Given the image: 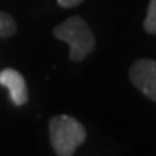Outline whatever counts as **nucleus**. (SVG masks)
I'll return each mask as SVG.
<instances>
[{"instance_id": "1", "label": "nucleus", "mask_w": 156, "mask_h": 156, "mask_svg": "<svg viewBox=\"0 0 156 156\" xmlns=\"http://www.w3.org/2000/svg\"><path fill=\"white\" fill-rule=\"evenodd\" d=\"M54 37L70 45V61L80 62L94 49V35L80 16H72L54 27Z\"/></svg>"}, {"instance_id": "2", "label": "nucleus", "mask_w": 156, "mask_h": 156, "mask_svg": "<svg viewBox=\"0 0 156 156\" xmlns=\"http://www.w3.org/2000/svg\"><path fill=\"white\" fill-rule=\"evenodd\" d=\"M86 139V131L80 121L67 115L54 116L49 121V140L59 156H72Z\"/></svg>"}, {"instance_id": "3", "label": "nucleus", "mask_w": 156, "mask_h": 156, "mask_svg": "<svg viewBox=\"0 0 156 156\" xmlns=\"http://www.w3.org/2000/svg\"><path fill=\"white\" fill-rule=\"evenodd\" d=\"M129 78L140 93H144L148 99L156 102V61H136L129 70Z\"/></svg>"}, {"instance_id": "4", "label": "nucleus", "mask_w": 156, "mask_h": 156, "mask_svg": "<svg viewBox=\"0 0 156 156\" xmlns=\"http://www.w3.org/2000/svg\"><path fill=\"white\" fill-rule=\"evenodd\" d=\"M0 86L8 89L10 99L18 107L24 105L27 102V99H29V93H27V84H26L24 76L15 69H5L0 72Z\"/></svg>"}, {"instance_id": "5", "label": "nucleus", "mask_w": 156, "mask_h": 156, "mask_svg": "<svg viewBox=\"0 0 156 156\" xmlns=\"http://www.w3.org/2000/svg\"><path fill=\"white\" fill-rule=\"evenodd\" d=\"M16 32V23L10 15L0 11V37H10Z\"/></svg>"}, {"instance_id": "6", "label": "nucleus", "mask_w": 156, "mask_h": 156, "mask_svg": "<svg viewBox=\"0 0 156 156\" xmlns=\"http://www.w3.org/2000/svg\"><path fill=\"white\" fill-rule=\"evenodd\" d=\"M144 27L148 34H156V0H150Z\"/></svg>"}, {"instance_id": "7", "label": "nucleus", "mask_w": 156, "mask_h": 156, "mask_svg": "<svg viewBox=\"0 0 156 156\" xmlns=\"http://www.w3.org/2000/svg\"><path fill=\"white\" fill-rule=\"evenodd\" d=\"M81 2L83 0H58L59 6H62V8H72V6L80 5Z\"/></svg>"}]
</instances>
